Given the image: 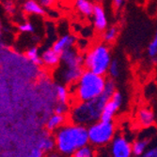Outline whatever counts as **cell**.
Wrapping results in <instances>:
<instances>
[{
	"label": "cell",
	"instance_id": "cell-10",
	"mask_svg": "<svg viewBox=\"0 0 157 157\" xmlns=\"http://www.w3.org/2000/svg\"><path fill=\"white\" fill-rule=\"evenodd\" d=\"M135 121L140 127L151 128L155 123V115L150 108L141 107L136 112Z\"/></svg>",
	"mask_w": 157,
	"mask_h": 157
},
{
	"label": "cell",
	"instance_id": "cell-9",
	"mask_svg": "<svg viewBox=\"0 0 157 157\" xmlns=\"http://www.w3.org/2000/svg\"><path fill=\"white\" fill-rule=\"evenodd\" d=\"M92 21H93V25L96 31L100 33H104L107 29V25H108L107 17L102 6L100 5L94 6V10L92 13Z\"/></svg>",
	"mask_w": 157,
	"mask_h": 157
},
{
	"label": "cell",
	"instance_id": "cell-25",
	"mask_svg": "<svg viewBox=\"0 0 157 157\" xmlns=\"http://www.w3.org/2000/svg\"><path fill=\"white\" fill-rule=\"evenodd\" d=\"M141 157H157V142H151L149 149Z\"/></svg>",
	"mask_w": 157,
	"mask_h": 157
},
{
	"label": "cell",
	"instance_id": "cell-5",
	"mask_svg": "<svg viewBox=\"0 0 157 157\" xmlns=\"http://www.w3.org/2000/svg\"><path fill=\"white\" fill-rule=\"evenodd\" d=\"M116 125L113 121L100 120L88 127L89 144L93 147L108 146L116 136Z\"/></svg>",
	"mask_w": 157,
	"mask_h": 157
},
{
	"label": "cell",
	"instance_id": "cell-19",
	"mask_svg": "<svg viewBox=\"0 0 157 157\" xmlns=\"http://www.w3.org/2000/svg\"><path fill=\"white\" fill-rule=\"evenodd\" d=\"M26 57L27 60L34 66H43L42 54L37 47H31L26 52Z\"/></svg>",
	"mask_w": 157,
	"mask_h": 157
},
{
	"label": "cell",
	"instance_id": "cell-4",
	"mask_svg": "<svg viewBox=\"0 0 157 157\" xmlns=\"http://www.w3.org/2000/svg\"><path fill=\"white\" fill-rule=\"evenodd\" d=\"M112 57L106 43H97L84 54V67L93 73L105 76L108 73Z\"/></svg>",
	"mask_w": 157,
	"mask_h": 157
},
{
	"label": "cell",
	"instance_id": "cell-16",
	"mask_svg": "<svg viewBox=\"0 0 157 157\" xmlns=\"http://www.w3.org/2000/svg\"><path fill=\"white\" fill-rule=\"evenodd\" d=\"M151 144V140L149 136H140L132 142V149L134 156L141 157Z\"/></svg>",
	"mask_w": 157,
	"mask_h": 157
},
{
	"label": "cell",
	"instance_id": "cell-30",
	"mask_svg": "<svg viewBox=\"0 0 157 157\" xmlns=\"http://www.w3.org/2000/svg\"><path fill=\"white\" fill-rule=\"evenodd\" d=\"M45 157H68V156H66V155H64V154H62L60 152H58L57 151H52L50 153H47L45 155Z\"/></svg>",
	"mask_w": 157,
	"mask_h": 157
},
{
	"label": "cell",
	"instance_id": "cell-1",
	"mask_svg": "<svg viewBox=\"0 0 157 157\" xmlns=\"http://www.w3.org/2000/svg\"><path fill=\"white\" fill-rule=\"evenodd\" d=\"M116 91V83L113 78L106 80L105 90L98 98L87 102H73L69 111L70 121L87 127L100 121L105 104Z\"/></svg>",
	"mask_w": 157,
	"mask_h": 157
},
{
	"label": "cell",
	"instance_id": "cell-17",
	"mask_svg": "<svg viewBox=\"0 0 157 157\" xmlns=\"http://www.w3.org/2000/svg\"><path fill=\"white\" fill-rule=\"evenodd\" d=\"M22 10L27 14L43 16L45 14L44 8L37 0H26L22 5Z\"/></svg>",
	"mask_w": 157,
	"mask_h": 157
},
{
	"label": "cell",
	"instance_id": "cell-29",
	"mask_svg": "<svg viewBox=\"0 0 157 157\" xmlns=\"http://www.w3.org/2000/svg\"><path fill=\"white\" fill-rule=\"evenodd\" d=\"M44 9H51L55 6L56 0H37Z\"/></svg>",
	"mask_w": 157,
	"mask_h": 157
},
{
	"label": "cell",
	"instance_id": "cell-13",
	"mask_svg": "<svg viewBox=\"0 0 157 157\" xmlns=\"http://www.w3.org/2000/svg\"><path fill=\"white\" fill-rule=\"evenodd\" d=\"M68 123V118L66 115L58 114L54 112L49 116L45 123V130L48 133H55L60 127H62L65 124Z\"/></svg>",
	"mask_w": 157,
	"mask_h": 157
},
{
	"label": "cell",
	"instance_id": "cell-31",
	"mask_svg": "<svg viewBox=\"0 0 157 157\" xmlns=\"http://www.w3.org/2000/svg\"><path fill=\"white\" fill-rule=\"evenodd\" d=\"M124 2V0H113V6L115 9H120Z\"/></svg>",
	"mask_w": 157,
	"mask_h": 157
},
{
	"label": "cell",
	"instance_id": "cell-2",
	"mask_svg": "<svg viewBox=\"0 0 157 157\" xmlns=\"http://www.w3.org/2000/svg\"><path fill=\"white\" fill-rule=\"evenodd\" d=\"M56 151L68 157L83 146L89 144L88 127L72 122L65 124L54 133Z\"/></svg>",
	"mask_w": 157,
	"mask_h": 157
},
{
	"label": "cell",
	"instance_id": "cell-23",
	"mask_svg": "<svg viewBox=\"0 0 157 157\" xmlns=\"http://www.w3.org/2000/svg\"><path fill=\"white\" fill-rule=\"evenodd\" d=\"M148 54L152 59L157 58V26H156V31H155L154 36L148 47Z\"/></svg>",
	"mask_w": 157,
	"mask_h": 157
},
{
	"label": "cell",
	"instance_id": "cell-8",
	"mask_svg": "<svg viewBox=\"0 0 157 157\" xmlns=\"http://www.w3.org/2000/svg\"><path fill=\"white\" fill-rule=\"evenodd\" d=\"M60 67L67 68H83L84 67V55L79 51L72 48L63 52L61 54Z\"/></svg>",
	"mask_w": 157,
	"mask_h": 157
},
{
	"label": "cell",
	"instance_id": "cell-3",
	"mask_svg": "<svg viewBox=\"0 0 157 157\" xmlns=\"http://www.w3.org/2000/svg\"><path fill=\"white\" fill-rule=\"evenodd\" d=\"M106 78L85 69L78 81L70 87L73 102H87L99 97L105 87Z\"/></svg>",
	"mask_w": 157,
	"mask_h": 157
},
{
	"label": "cell",
	"instance_id": "cell-7",
	"mask_svg": "<svg viewBox=\"0 0 157 157\" xmlns=\"http://www.w3.org/2000/svg\"><path fill=\"white\" fill-rule=\"evenodd\" d=\"M122 104H123V94L119 91H116L115 94L112 95V97L105 104L102 113L101 120L113 121L118 111L122 108Z\"/></svg>",
	"mask_w": 157,
	"mask_h": 157
},
{
	"label": "cell",
	"instance_id": "cell-24",
	"mask_svg": "<svg viewBox=\"0 0 157 157\" xmlns=\"http://www.w3.org/2000/svg\"><path fill=\"white\" fill-rule=\"evenodd\" d=\"M3 8L5 12L9 15H13L16 11V4L13 0H4Z\"/></svg>",
	"mask_w": 157,
	"mask_h": 157
},
{
	"label": "cell",
	"instance_id": "cell-11",
	"mask_svg": "<svg viewBox=\"0 0 157 157\" xmlns=\"http://www.w3.org/2000/svg\"><path fill=\"white\" fill-rule=\"evenodd\" d=\"M42 59L43 66L44 67L48 69H55L60 65L61 55L60 53L56 52L53 48H49L42 52Z\"/></svg>",
	"mask_w": 157,
	"mask_h": 157
},
{
	"label": "cell",
	"instance_id": "cell-21",
	"mask_svg": "<svg viewBox=\"0 0 157 157\" xmlns=\"http://www.w3.org/2000/svg\"><path fill=\"white\" fill-rule=\"evenodd\" d=\"M118 33H119V30H118V28L115 27V26H112V27L106 29L103 34V40L106 44L112 43L117 38Z\"/></svg>",
	"mask_w": 157,
	"mask_h": 157
},
{
	"label": "cell",
	"instance_id": "cell-15",
	"mask_svg": "<svg viewBox=\"0 0 157 157\" xmlns=\"http://www.w3.org/2000/svg\"><path fill=\"white\" fill-rule=\"evenodd\" d=\"M55 94H56V99L57 104H64V105L70 104L72 98V93H71V89L67 85L62 83L56 84L55 87Z\"/></svg>",
	"mask_w": 157,
	"mask_h": 157
},
{
	"label": "cell",
	"instance_id": "cell-12",
	"mask_svg": "<svg viewBox=\"0 0 157 157\" xmlns=\"http://www.w3.org/2000/svg\"><path fill=\"white\" fill-rule=\"evenodd\" d=\"M76 44V37L71 34H65L58 37L54 42L52 48L58 53H62L63 52L73 48Z\"/></svg>",
	"mask_w": 157,
	"mask_h": 157
},
{
	"label": "cell",
	"instance_id": "cell-18",
	"mask_svg": "<svg viewBox=\"0 0 157 157\" xmlns=\"http://www.w3.org/2000/svg\"><path fill=\"white\" fill-rule=\"evenodd\" d=\"M74 6L78 12L86 17L92 16L94 6L89 0H74Z\"/></svg>",
	"mask_w": 157,
	"mask_h": 157
},
{
	"label": "cell",
	"instance_id": "cell-32",
	"mask_svg": "<svg viewBox=\"0 0 157 157\" xmlns=\"http://www.w3.org/2000/svg\"><path fill=\"white\" fill-rule=\"evenodd\" d=\"M134 157H137V156H134Z\"/></svg>",
	"mask_w": 157,
	"mask_h": 157
},
{
	"label": "cell",
	"instance_id": "cell-26",
	"mask_svg": "<svg viewBox=\"0 0 157 157\" xmlns=\"http://www.w3.org/2000/svg\"><path fill=\"white\" fill-rule=\"evenodd\" d=\"M18 29L22 33H33L35 28L34 25L30 22H25L18 25Z\"/></svg>",
	"mask_w": 157,
	"mask_h": 157
},
{
	"label": "cell",
	"instance_id": "cell-22",
	"mask_svg": "<svg viewBox=\"0 0 157 157\" xmlns=\"http://www.w3.org/2000/svg\"><path fill=\"white\" fill-rule=\"evenodd\" d=\"M121 64L120 62L117 60V59H113L111 64H110V67H109V69H108V74H109V77L110 78H119L120 75H121Z\"/></svg>",
	"mask_w": 157,
	"mask_h": 157
},
{
	"label": "cell",
	"instance_id": "cell-28",
	"mask_svg": "<svg viewBox=\"0 0 157 157\" xmlns=\"http://www.w3.org/2000/svg\"><path fill=\"white\" fill-rule=\"evenodd\" d=\"M70 106L69 105H64V104H57L55 107V111L56 113L58 114H62V115H66L69 111H70Z\"/></svg>",
	"mask_w": 157,
	"mask_h": 157
},
{
	"label": "cell",
	"instance_id": "cell-14",
	"mask_svg": "<svg viewBox=\"0 0 157 157\" xmlns=\"http://www.w3.org/2000/svg\"><path fill=\"white\" fill-rule=\"evenodd\" d=\"M36 147L42 150L45 154L54 151L56 150V141L54 136H52V134L48 132L47 134L41 136L37 141Z\"/></svg>",
	"mask_w": 157,
	"mask_h": 157
},
{
	"label": "cell",
	"instance_id": "cell-20",
	"mask_svg": "<svg viewBox=\"0 0 157 157\" xmlns=\"http://www.w3.org/2000/svg\"><path fill=\"white\" fill-rule=\"evenodd\" d=\"M71 157H97V151L95 150V147L88 144L78 149Z\"/></svg>",
	"mask_w": 157,
	"mask_h": 157
},
{
	"label": "cell",
	"instance_id": "cell-27",
	"mask_svg": "<svg viewBox=\"0 0 157 157\" xmlns=\"http://www.w3.org/2000/svg\"><path fill=\"white\" fill-rule=\"evenodd\" d=\"M44 154L45 153L42 150H40L38 147H34L24 157H45Z\"/></svg>",
	"mask_w": 157,
	"mask_h": 157
},
{
	"label": "cell",
	"instance_id": "cell-6",
	"mask_svg": "<svg viewBox=\"0 0 157 157\" xmlns=\"http://www.w3.org/2000/svg\"><path fill=\"white\" fill-rule=\"evenodd\" d=\"M110 157H134L132 142L123 135H118L107 146Z\"/></svg>",
	"mask_w": 157,
	"mask_h": 157
}]
</instances>
